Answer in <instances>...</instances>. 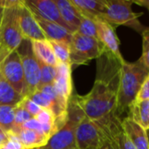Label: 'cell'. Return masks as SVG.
Listing matches in <instances>:
<instances>
[{"instance_id": "obj_10", "label": "cell", "mask_w": 149, "mask_h": 149, "mask_svg": "<svg viewBox=\"0 0 149 149\" xmlns=\"http://www.w3.org/2000/svg\"><path fill=\"white\" fill-rule=\"evenodd\" d=\"M59 104L63 110L67 111L69 101L72 96V65L58 63L56 65V76L53 82Z\"/></svg>"}, {"instance_id": "obj_9", "label": "cell", "mask_w": 149, "mask_h": 149, "mask_svg": "<svg viewBox=\"0 0 149 149\" xmlns=\"http://www.w3.org/2000/svg\"><path fill=\"white\" fill-rule=\"evenodd\" d=\"M0 74L23 97H25V82L22 60L18 52H10L0 63Z\"/></svg>"}, {"instance_id": "obj_15", "label": "cell", "mask_w": 149, "mask_h": 149, "mask_svg": "<svg viewBox=\"0 0 149 149\" xmlns=\"http://www.w3.org/2000/svg\"><path fill=\"white\" fill-rule=\"evenodd\" d=\"M6 134L9 140L17 141L25 149L40 148L45 146L49 141V138L44 134L21 127H14L11 132Z\"/></svg>"}, {"instance_id": "obj_12", "label": "cell", "mask_w": 149, "mask_h": 149, "mask_svg": "<svg viewBox=\"0 0 149 149\" xmlns=\"http://www.w3.org/2000/svg\"><path fill=\"white\" fill-rule=\"evenodd\" d=\"M102 121L107 139L114 149H136L122 127V120L116 116L100 120Z\"/></svg>"}, {"instance_id": "obj_38", "label": "cell", "mask_w": 149, "mask_h": 149, "mask_svg": "<svg viewBox=\"0 0 149 149\" xmlns=\"http://www.w3.org/2000/svg\"><path fill=\"white\" fill-rule=\"evenodd\" d=\"M147 134H148V143H149V129L147 131Z\"/></svg>"}, {"instance_id": "obj_11", "label": "cell", "mask_w": 149, "mask_h": 149, "mask_svg": "<svg viewBox=\"0 0 149 149\" xmlns=\"http://www.w3.org/2000/svg\"><path fill=\"white\" fill-rule=\"evenodd\" d=\"M24 3L34 17L58 24L71 32L69 27L62 19L59 10L54 0H26L24 1Z\"/></svg>"}, {"instance_id": "obj_37", "label": "cell", "mask_w": 149, "mask_h": 149, "mask_svg": "<svg viewBox=\"0 0 149 149\" xmlns=\"http://www.w3.org/2000/svg\"><path fill=\"white\" fill-rule=\"evenodd\" d=\"M3 7H2L0 5V21H1V17H2V14H3Z\"/></svg>"}, {"instance_id": "obj_21", "label": "cell", "mask_w": 149, "mask_h": 149, "mask_svg": "<svg viewBox=\"0 0 149 149\" xmlns=\"http://www.w3.org/2000/svg\"><path fill=\"white\" fill-rule=\"evenodd\" d=\"M127 117L148 131L149 129V100H135L130 107Z\"/></svg>"}, {"instance_id": "obj_4", "label": "cell", "mask_w": 149, "mask_h": 149, "mask_svg": "<svg viewBox=\"0 0 149 149\" xmlns=\"http://www.w3.org/2000/svg\"><path fill=\"white\" fill-rule=\"evenodd\" d=\"M67 112L68 118L64 127L49 139L45 146L38 149H77L76 130L86 115L72 96Z\"/></svg>"}, {"instance_id": "obj_39", "label": "cell", "mask_w": 149, "mask_h": 149, "mask_svg": "<svg viewBox=\"0 0 149 149\" xmlns=\"http://www.w3.org/2000/svg\"><path fill=\"white\" fill-rule=\"evenodd\" d=\"M0 133H3V131H2V130L0 129Z\"/></svg>"}, {"instance_id": "obj_20", "label": "cell", "mask_w": 149, "mask_h": 149, "mask_svg": "<svg viewBox=\"0 0 149 149\" xmlns=\"http://www.w3.org/2000/svg\"><path fill=\"white\" fill-rule=\"evenodd\" d=\"M31 43L33 54L38 62L52 66H56L58 65V61L49 40H33L31 41Z\"/></svg>"}, {"instance_id": "obj_24", "label": "cell", "mask_w": 149, "mask_h": 149, "mask_svg": "<svg viewBox=\"0 0 149 149\" xmlns=\"http://www.w3.org/2000/svg\"><path fill=\"white\" fill-rule=\"evenodd\" d=\"M58 63L70 64V43L66 41H50Z\"/></svg>"}, {"instance_id": "obj_5", "label": "cell", "mask_w": 149, "mask_h": 149, "mask_svg": "<svg viewBox=\"0 0 149 149\" xmlns=\"http://www.w3.org/2000/svg\"><path fill=\"white\" fill-rule=\"evenodd\" d=\"M133 1L129 0H106L104 12L100 19L106 21L113 27L125 25L142 33L146 29L139 21V16L132 9Z\"/></svg>"}, {"instance_id": "obj_13", "label": "cell", "mask_w": 149, "mask_h": 149, "mask_svg": "<svg viewBox=\"0 0 149 149\" xmlns=\"http://www.w3.org/2000/svg\"><path fill=\"white\" fill-rule=\"evenodd\" d=\"M18 15L19 25L24 39L30 41L46 39L38 21L24 1H21L18 6Z\"/></svg>"}, {"instance_id": "obj_30", "label": "cell", "mask_w": 149, "mask_h": 149, "mask_svg": "<svg viewBox=\"0 0 149 149\" xmlns=\"http://www.w3.org/2000/svg\"><path fill=\"white\" fill-rule=\"evenodd\" d=\"M21 107H23L25 111H27L33 118H35L38 113L42 110L41 107H39L38 105H36L32 100H31L28 97H24L22 100L17 105Z\"/></svg>"}, {"instance_id": "obj_34", "label": "cell", "mask_w": 149, "mask_h": 149, "mask_svg": "<svg viewBox=\"0 0 149 149\" xmlns=\"http://www.w3.org/2000/svg\"><path fill=\"white\" fill-rule=\"evenodd\" d=\"M9 141V137L4 133H0V148Z\"/></svg>"}, {"instance_id": "obj_33", "label": "cell", "mask_w": 149, "mask_h": 149, "mask_svg": "<svg viewBox=\"0 0 149 149\" xmlns=\"http://www.w3.org/2000/svg\"><path fill=\"white\" fill-rule=\"evenodd\" d=\"M0 149H25L19 143H17V141H11V140H9V141L2 146Z\"/></svg>"}, {"instance_id": "obj_2", "label": "cell", "mask_w": 149, "mask_h": 149, "mask_svg": "<svg viewBox=\"0 0 149 149\" xmlns=\"http://www.w3.org/2000/svg\"><path fill=\"white\" fill-rule=\"evenodd\" d=\"M149 75V69L139 58L136 62L124 61L121 64L120 89L115 116L121 120L128 116L141 85Z\"/></svg>"}, {"instance_id": "obj_19", "label": "cell", "mask_w": 149, "mask_h": 149, "mask_svg": "<svg viewBox=\"0 0 149 149\" xmlns=\"http://www.w3.org/2000/svg\"><path fill=\"white\" fill-rule=\"evenodd\" d=\"M83 17L96 19L104 12L106 0H70Z\"/></svg>"}, {"instance_id": "obj_32", "label": "cell", "mask_w": 149, "mask_h": 149, "mask_svg": "<svg viewBox=\"0 0 149 149\" xmlns=\"http://www.w3.org/2000/svg\"><path fill=\"white\" fill-rule=\"evenodd\" d=\"M21 128H24V129H29V130H33V131H37L38 133H41V134H44L43 132V129H42V127H41V124L37 120H35L34 118L28 120L27 122H25L24 125H22L20 127Z\"/></svg>"}, {"instance_id": "obj_31", "label": "cell", "mask_w": 149, "mask_h": 149, "mask_svg": "<svg viewBox=\"0 0 149 149\" xmlns=\"http://www.w3.org/2000/svg\"><path fill=\"white\" fill-rule=\"evenodd\" d=\"M136 101H142V100H149V75L145 79L143 84L141 86V89L136 96ZM134 100V101H135Z\"/></svg>"}, {"instance_id": "obj_22", "label": "cell", "mask_w": 149, "mask_h": 149, "mask_svg": "<svg viewBox=\"0 0 149 149\" xmlns=\"http://www.w3.org/2000/svg\"><path fill=\"white\" fill-rule=\"evenodd\" d=\"M23 98L0 74V106L17 107Z\"/></svg>"}, {"instance_id": "obj_26", "label": "cell", "mask_w": 149, "mask_h": 149, "mask_svg": "<svg viewBox=\"0 0 149 149\" xmlns=\"http://www.w3.org/2000/svg\"><path fill=\"white\" fill-rule=\"evenodd\" d=\"M83 36L94 38L98 39V33H97V25L95 23V20L82 17L80 24L78 28V31H76Z\"/></svg>"}, {"instance_id": "obj_8", "label": "cell", "mask_w": 149, "mask_h": 149, "mask_svg": "<svg viewBox=\"0 0 149 149\" xmlns=\"http://www.w3.org/2000/svg\"><path fill=\"white\" fill-rule=\"evenodd\" d=\"M17 51L18 52L22 60L26 97L39 89L41 78L40 66L38 59L33 54L31 43L30 40L24 39Z\"/></svg>"}, {"instance_id": "obj_16", "label": "cell", "mask_w": 149, "mask_h": 149, "mask_svg": "<svg viewBox=\"0 0 149 149\" xmlns=\"http://www.w3.org/2000/svg\"><path fill=\"white\" fill-rule=\"evenodd\" d=\"M122 127L136 149H149L147 131L131 118L122 120Z\"/></svg>"}, {"instance_id": "obj_14", "label": "cell", "mask_w": 149, "mask_h": 149, "mask_svg": "<svg viewBox=\"0 0 149 149\" xmlns=\"http://www.w3.org/2000/svg\"><path fill=\"white\" fill-rule=\"evenodd\" d=\"M97 25L98 39L104 46L105 50L112 53L121 63L125 61L120 51V40L116 35L115 29L106 21L96 18L94 19Z\"/></svg>"}, {"instance_id": "obj_6", "label": "cell", "mask_w": 149, "mask_h": 149, "mask_svg": "<svg viewBox=\"0 0 149 149\" xmlns=\"http://www.w3.org/2000/svg\"><path fill=\"white\" fill-rule=\"evenodd\" d=\"M106 52L99 39L83 36L78 32L72 34L70 42L71 65H85L88 61L99 58Z\"/></svg>"}, {"instance_id": "obj_25", "label": "cell", "mask_w": 149, "mask_h": 149, "mask_svg": "<svg viewBox=\"0 0 149 149\" xmlns=\"http://www.w3.org/2000/svg\"><path fill=\"white\" fill-rule=\"evenodd\" d=\"M26 97H28L31 100H32L36 105H38L42 109H49L54 114L55 104L52 100V99L45 93L41 92L40 90H38L32 94H31L30 96H26Z\"/></svg>"}, {"instance_id": "obj_27", "label": "cell", "mask_w": 149, "mask_h": 149, "mask_svg": "<svg viewBox=\"0 0 149 149\" xmlns=\"http://www.w3.org/2000/svg\"><path fill=\"white\" fill-rule=\"evenodd\" d=\"M39 63L40 66V72H41V78H40V86L51 85L53 84L55 76H56V66L47 65L43 63ZM39 90V89H38Z\"/></svg>"}, {"instance_id": "obj_17", "label": "cell", "mask_w": 149, "mask_h": 149, "mask_svg": "<svg viewBox=\"0 0 149 149\" xmlns=\"http://www.w3.org/2000/svg\"><path fill=\"white\" fill-rule=\"evenodd\" d=\"M55 3L59 10L62 19L67 24L72 34L75 33L78 31L83 16L70 0H55Z\"/></svg>"}, {"instance_id": "obj_18", "label": "cell", "mask_w": 149, "mask_h": 149, "mask_svg": "<svg viewBox=\"0 0 149 149\" xmlns=\"http://www.w3.org/2000/svg\"><path fill=\"white\" fill-rule=\"evenodd\" d=\"M36 20L38 21L41 30L43 31L45 38L49 41H66V42H71L72 34L68 31L63 26L50 22L46 21L45 19L36 17Z\"/></svg>"}, {"instance_id": "obj_35", "label": "cell", "mask_w": 149, "mask_h": 149, "mask_svg": "<svg viewBox=\"0 0 149 149\" xmlns=\"http://www.w3.org/2000/svg\"><path fill=\"white\" fill-rule=\"evenodd\" d=\"M133 3H136L140 6H143L149 9V0H133Z\"/></svg>"}, {"instance_id": "obj_23", "label": "cell", "mask_w": 149, "mask_h": 149, "mask_svg": "<svg viewBox=\"0 0 149 149\" xmlns=\"http://www.w3.org/2000/svg\"><path fill=\"white\" fill-rule=\"evenodd\" d=\"M15 107L12 106H0V129L8 134L14 128Z\"/></svg>"}, {"instance_id": "obj_28", "label": "cell", "mask_w": 149, "mask_h": 149, "mask_svg": "<svg viewBox=\"0 0 149 149\" xmlns=\"http://www.w3.org/2000/svg\"><path fill=\"white\" fill-rule=\"evenodd\" d=\"M33 119V117L25 111L23 107L17 106L15 107V118H14V127H20L28 120Z\"/></svg>"}, {"instance_id": "obj_29", "label": "cell", "mask_w": 149, "mask_h": 149, "mask_svg": "<svg viewBox=\"0 0 149 149\" xmlns=\"http://www.w3.org/2000/svg\"><path fill=\"white\" fill-rule=\"evenodd\" d=\"M142 54L140 59L149 69V28H146L142 33Z\"/></svg>"}, {"instance_id": "obj_1", "label": "cell", "mask_w": 149, "mask_h": 149, "mask_svg": "<svg viewBox=\"0 0 149 149\" xmlns=\"http://www.w3.org/2000/svg\"><path fill=\"white\" fill-rule=\"evenodd\" d=\"M121 62L105 52L97 58V74L92 90L84 96L72 95L85 115L93 120L115 116L118 101Z\"/></svg>"}, {"instance_id": "obj_7", "label": "cell", "mask_w": 149, "mask_h": 149, "mask_svg": "<svg viewBox=\"0 0 149 149\" xmlns=\"http://www.w3.org/2000/svg\"><path fill=\"white\" fill-rule=\"evenodd\" d=\"M107 141L105 127L100 120H93L86 116L76 130L77 149H100Z\"/></svg>"}, {"instance_id": "obj_36", "label": "cell", "mask_w": 149, "mask_h": 149, "mask_svg": "<svg viewBox=\"0 0 149 149\" xmlns=\"http://www.w3.org/2000/svg\"><path fill=\"white\" fill-rule=\"evenodd\" d=\"M100 149H114L113 145L111 144V142L109 141V140L107 139V141L103 144V146L100 148Z\"/></svg>"}, {"instance_id": "obj_3", "label": "cell", "mask_w": 149, "mask_h": 149, "mask_svg": "<svg viewBox=\"0 0 149 149\" xmlns=\"http://www.w3.org/2000/svg\"><path fill=\"white\" fill-rule=\"evenodd\" d=\"M18 3L3 8L0 21V63L16 51L24 40L18 15Z\"/></svg>"}]
</instances>
